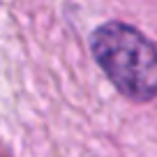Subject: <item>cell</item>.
Segmentation results:
<instances>
[{"mask_svg":"<svg viewBox=\"0 0 157 157\" xmlns=\"http://www.w3.org/2000/svg\"><path fill=\"white\" fill-rule=\"evenodd\" d=\"M90 53L116 90L132 102L157 97V46L120 21H109L90 35Z\"/></svg>","mask_w":157,"mask_h":157,"instance_id":"obj_1","label":"cell"}]
</instances>
